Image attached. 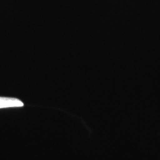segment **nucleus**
<instances>
[{"label":"nucleus","instance_id":"nucleus-1","mask_svg":"<svg viewBox=\"0 0 160 160\" xmlns=\"http://www.w3.org/2000/svg\"><path fill=\"white\" fill-rule=\"evenodd\" d=\"M24 103L19 99L15 98L1 97H0V109L7 108H19L22 107Z\"/></svg>","mask_w":160,"mask_h":160}]
</instances>
